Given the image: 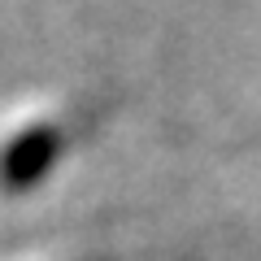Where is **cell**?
Here are the masks:
<instances>
[{
	"label": "cell",
	"mask_w": 261,
	"mask_h": 261,
	"mask_svg": "<svg viewBox=\"0 0 261 261\" xmlns=\"http://www.w3.org/2000/svg\"><path fill=\"white\" fill-rule=\"evenodd\" d=\"M61 148H65V135L57 126H48V122L18 130L0 148V187L5 192H31V187H39L48 178V170L57 166Z\"/></svg>",
	"instance_id": "obj_1"
}]
</instances>
